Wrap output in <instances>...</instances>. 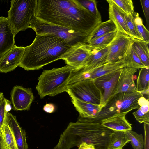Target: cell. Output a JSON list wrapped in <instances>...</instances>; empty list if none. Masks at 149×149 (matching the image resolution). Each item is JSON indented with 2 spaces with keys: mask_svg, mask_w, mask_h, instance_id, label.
Here are the masks:
<instances>
[{
  "mask_svg": "<svg viewBox=\"0 0 149 149\" xmlns=\"http://www.w3.org/2000/svg\"><path fill=\"white\" fill-rule=\"evenodd\" d=\"M33 16L42 21L88 36L102 22L101 19L77 0H36Z\"/></svg>",
  "mask_w": 149,
  "mask_h": 149,
  "instance_id": "obj_1",
  "label": "cell"
},
{
  "mask_svg": "<svg viewBox=\"0 0 149 149\" xmlns=\"http://www.w3.org/2000/svg\"><path fill=\"white\" fill-rule=\"evenodd\" d=\"M113 131L101 121L79 116L77 121L69 124L53 149H70L83 142L94 145L95 149H105Z\"/></svg>",
  "mask_w": 149,
  "mask_h": 149,
  "instance_id": "obj_2",
  "label": "cell"
},
{
  "mask_svg": "<svg viewBox=\"0 0 149 149\" xmlns=\"http://www.w3.org/2000/svg\"><path fill=\"white\" fill-rule=\"evenodd\" d=\"M70 47L65 40L54 35H36L32 43L25 47L19 66L27 71L39 70L59 60Z\"/></svg>",
  "mask_w": 149,
  "mask_h": 149,
  "instance_id": "obj_3",
  "label": "cell"
},
{
  "mask_svg": "<svg viewBox=\"0 0 149 149\" xmlns=\"http://www.w3.org/2000/svg\"><path fill=\"white\" fill-rule=\"evenodd\" d=\"M76 72L67 65L61 68L44 70L38 78V82L36 87L40 98L66 92L69 81Z\"/></svg>",
  "mask_w": 149,
  "mask_h": 149,
  "instance_id": "obj_4",
  "label": "cell"
},
{
  "mask_svg": "<svg viewBox=\"0 0 149 149\" xmlns=\"http://www.w3.org/2000/svg\"><path fill=\"white\" fill-rule=\"evenodd\" d=\"M142 96L141 92L139 91L118 93L109 100L101 111L93 118L101 121L115 114L128 113L133 110L138 109L140 106L138 100Z\"/></svg>",
  "mask_w": 149,
  "mask_h": 149,
  "instance_id": "obj_5",
  "label": "cell"
},
{
  "mask_svg": "<svg viewBox=\"0 0 149 149\" xmlns=\"http://www.w3.org/2000/svg\"><path fill=\"white\" fill-rule=\"evenodd\" d=\"M36 0H12L7 19L15 35L29 28L33 15Z\"/></svg>",
  "mask_w": 149,
  "mask_h": 149,
  "instance_id": "obj_6",
  "label": "cell"
},
{
  "mask_svg": "<svg viewBox=\"0 0 149 149\" xmlns=\"http://www.w3.org/2000/svg\"><path fill=\"white\" fill-rule=\"evenodd\" d=\"M29 28L32 29L36 35L49 34L57 36L65 40L70 47L79 42L87 44V35L42 21L33 16Z\"/></svg>",
  "mask_w": 149,
  "mask_h": 149,
  "instance_id": "obj_7",
  "label": "cell"
},
{
  "mask_svg": "<svg viewBox=\"0 0 149 149\" xmlns=\"http://www.w3.org/2000/svg\"><path fill=\"white\" fill-rule=\"evenodd\" d=\"M71 98L88 103L100 104L101 91L93 80L87 79L68 85L66 92Z\"/></svg>",
  "mask_w": 149,
  "mask_h": 149,
  "instance_id": "obj_8",
  "label": "cell"
},
{
  "mask_svg": "<svg viewBox=\"0 0 149 149\" xmlns=\"http://www.w3.org/2000/svg\"><path fill=\"white\" fill-rule=\"evenodd\" d=\"M92 52L87 44L79 42L70 46L59 59L64 60L66 65L77 72L83 68L85 61Z\"/></svg>",
  "mask_w": 149,
  "mask_h": 149,
  "instance_id": "obj_9",
  "label": "cell"
},
{
  "mask_svg": "<svg viewBox=\"0 0 149 149\" xmlns=\"http://www.w3.org/2000/svg\"><path fill=\"white\" fill-rule=\"evenodd\" d=\"M132 42L130 36L117 31L115 38L108 46V63L116 62L124 58Z\"/></svg>",
  "mask_w": 149,
  "mask_h": 149,
  "instance_id": "obj_10",
  "label": "cell"
},
{
  "mask_svg": "<svg viewBox=\"0 0 149 149\" xmlns=\"http://www.w3.org/2000/svg\"><path fill=\"white\" fill-rule=\"evenodd\" d=\"M122 68L93 80L101 93L100 104L104 107L113 96Z\"/></svg>",
  "mask_w": 149,
  "mask_h": 149,
  "instance_id": "obj_11",
  "label": "cell"
},
{
  "mask_svg": "<svg viewBox=\"0 0 149 149\" xmlns=\"http://www.w3.org/2000/svg\"><path fill=\"white\" fill-rule=\"evenodd\" d=\"M34 98L31 88L16 85L11 92V102L13 109L15 111L29 110Z\"/></svg>",
  "mask_w": 149,
  "mask_h": 149,
  "instance_id": "obj_12",
  "label": "cell"
},
{
  "mask_svg": "<svg viewBox=\"0 0 149 149\" xmlns=\"http://www.w3.org/2000/svg\"><path fill=\"white\" fill-rule=\"evenodd\" d=\"M25 47L16 46L0 57V72L7 73L19 66L24 53Z\"/></svg>",
  "mask_w": 149,
  "mask_h": 149,
  "instance_id": "obj_13",
  "label": "cell"
},
{
  "mask_svg": "<svg viewBox=\"0 0 149 149\" xmlns=\"http://www.w3.org/2000/svg\"><path fill=\"white\" fill-rule=\"evenodd\" d=\"M15 36L7 18L0 17V57L15 46Z\"/></svg>",
  "mask_w": 149,
  "mask_h": 149,
  "instance_id": "obj_14",
  "label": "cell"
},
{
  "mask_svg": "<svg viewBox=\"0 0 149 149\" xmlns=\"http://www.w3.org/2000/svg\"><path fill=\"white\" fill-rule=\"evenodd\" d=\"M136 69L125 67L122 68L116 88L113 95L121 92H137L134 82Z\"/></svg>",
  "mask_w": 149,
  "mask_h": 149,
  "instance_id": "obj_15",
  "label": "cell"
},
{
  "mask_svg": "<svg viewBox=\"0 0 149 149\" xmlns=\"http://www.w3.org/2000/svg\"><path fill=\"white\" fill-rule=\"evenodd\" d=\"M5 118L13 131L18 149H28L26 132L20 126L16 117L9 111H7Z\"/></svg>",
  "mask_w": 149,
  "mask_h": 149,
  "instance_id": "obj_16",
  "label": "cell"
},
{
  "mask_svg": "<svg viewBox=\"0 0 149 149\" xmlns=\"http://www.w3.org/2000/svg\"><path fill=\"white\" fill-rule=\"evenodd\" d=\"M106 1L109 5V18L114 24L117 31L130 36L125 18V14L111 0Z\"/></svg>",
  "mask_w": 149,
  "mask_h": 149,
  "instance_id": "obj_17",
  "label": "cell"
},
{
  "mask_svg": "<svg viewBox=\"0 0 149 149\" xmlns=\"http://www.w3.org/2000/svg\"><path fill=\"white\" fill-rule=\"evenodd\" d=\"M127 113H118L101 121L104 126L113 131L126 132L132 130V124L125 118Z\"/></svg>",
  "mask_w": 149,
  "mask_h": 149,
  "instance_id": "obj_18",
  "label": "cell"
},
{
  "mask_svg": "<svg viewBox=\"0 0 149 149\" xmlns=\"http://www.w3.org/2000/svg\"><path fill=\"white\" fill-rule=\"evenodd\" d=\"M108 46L98 51L93 52L85 61L83 68L80 70L88 72L108 63Z\"/></svg>",
  "mask_w": 149,
  "mask_h": 149,
  "instance_id": "obj_19",
  "label": "cell"
},
{
  "mask_svg": "<svg viewBox=\"0 0 149 149\" xmlns=\"http://www.w3.org/2000/svg\"><path fill=\"white\" fill-rule=\"evenodd\" d=\"M71 101L79 116L84 118H94L101 111L104 106L92 104L72 98Z\"/></svg>",
  "mask_w": 149,
  "mask_h": 149,
  "instance_id": "obj_20",
  "label": "cell"
},
{
  "mask_svg": "<svg viewBox=\"0 0 149 149\" xmlns=\"http://www.w3.org/2000/svg\"><path fill=\"white\" fill-rule=\"evenodd\" d=\"M117 31L116 27L113 22L109 19L101 22L93 30L88 36L86 43L101 36L112 32Z\"/></svg>",
  "mask_w": 149,
  "mask_h": 149,
  "instance_id": "obj_21",
  "label": "cell"
},
{
  "mask_svg": "<svg viewBox=\"0 0 149 149\" xmlns=\"http://www.w3.org/2000/svg\"><path fill=\"white\" fill-rule=\"evenodd\" d=\"M132 41L133 49L145 66L149 68V44L143 40L135 39L132 38Z\"/></svg>",
  "mask_w": 149,
  "mask_h": 149,
  "instance_id": "obj_22",
  "label": "cell"
},
{
  "mask_svg": "<svg viewBox=\"0 0 149 149\" xmlns=\"http://www.w3.org/2000/svg\"><path fill=\"white\" fill-rule=\"evenodd\" d=\"M0 133L2 136L5 149H18L13 131L5 117L0 129Z\"/></svg>",
  "mask_w": 149,
  "mask_h": 149,
  "instance_id": "obj_23",
  "label": "cell"
},
{
  "mask_svg": "<svg viewBox=\"0 0 149 149\" xmlns=\"http://www.w3.org/2000/svg\"><path fill=\"white\" fill-rule=\"evenodd\" d=\"M117 31L100 37L87 44L88 47L95 52L107 47L113 40Z\"/></svg>",
  "mask_w": 149,
  "mask_h": 149,
  "instance_id": "obj_24",
  "label": "cell"
},
{
  "mask_svg": "<svg viewBox=\"0 0 149 149\" xmlns=\"http://www.w3.org/2000/svg\"><path fill=\"white\" fill-rule=\"evenodd\" d=\"M129 142L125 132L113 131L110 137L107 148L122 149L123 146Z\"/></svg>",
  "mask_w": 149,
  "mask_h": 149,
  "instance_id": "obj_25",
  "label": "cell"
},
{
  "mask_svg": "<svg viewBox=\"0 0 149 149\" xmlns=\"http://www.w3.org/2000/svg\"><path fill=\"white\" fill-rule=\"evenodd\" d=\"M132 45V42L131 45L124 57L127 64L126 67L136 69L149 68L145 66L133 49Z\"/></svg>",
  "mask_w": 149,
  "mask_h": 149,
  "instance_id": "obj_26",
  "label": "cell"
},
{
  "mask_svg": "<svg viewBox=\"0 0 149 149\" xmlns=\"http://www.w3.org/2000/svg\"><path fill=\"white\" fill-rule=\"evenodd\" d=\"M149 68H141L137 79L136 88L141 92L149 88Z\"/></svg>",
  "mask_w": 149,
  "mask_h": 149,
  "instance_id": "obj_27",
  "label": "cell"
},
{
  "mask_svg": "<svg viewBox=\"0 0 149 149\" xmlns=\"http://www.w3.org/2000/svg\"><path fill=\"white\" fill-rule=\"evenodd\" d=\"M127 137L134 149H143L144 141L143 135L130 130L125 132Z\"/></svg>",
  "mask_w": 149,
  "mask_h": 149,
  "instance_id": "obj_28",
  "label": "cell"
},
{
  "mask_svg": "<svg viewBox=\"0 0 149 149\" xmlns=\"http://www.w3.org/2000/svg\"><path fill=\"white\" fill-rule=\"evenodd\" d=\"M134 14L128 15H125V18L126 22L130 36L133 39L143 40V39L138 31L135 23L134 20Z\"/></svg>",
  "mask_w": 149,
  "mask_h": 149,
  "instance_id": "obj_29",
  "label": "cell"
},
{
  "mask_svg": "<svg viewBox=\"0 0 149 149\" xmlns=\"http://www.w3.org/2000/svg\"><path fill=\"white\" fill-rule=\"evenodd\" d=\"M134 20L138 31L143 40L149 44V31L144 25L141 18L138 13H134Z\"/></svg>",
  "mask_w": 149,
  "mask_h": 149,
  "instance_id": "obj_30",
  "label": "cell"
},
{
  "mask_svg": "<svg viewBox=\"0 0 149 149\" xmlns=\"http://www.w3.org/2000/svg\"><path fill=\"white\" fill-rule=\"evenodd\" d=\"M127 15L133 14L135 12L131 0H111Z\"/></svg>",
  "mask_w": 149,
  "mask_h": 149,
  "instance_id": "obj_31",
  "label": "cell"
},
{
  "mask_svg": "<svg viewBox=\"0 0 149 149\" xmlns=\"http://www.w3.org/2000/svg\"><path fill=\"white\" fill-rule=\"evenodd\" d=\"M86 9L89 11L94 16L99 19H101L100 14L97 6L96 1L95 0H77Z\"/></svg>",
  "mask_w": 149,
  "mask_h": 149,
  "instance_id": "obj_32",
  "label": "cell"
},
{
  "mask_svg": "<svg viewBox=\"0 0 149 149\" xmlns=\"http://www.w3.org/2000/svg\"><path fill=\"white\" fill-rule=\"evenodd\" d=\"M10 104V101L4 97L0 100V129L4 120L6 112L11 109Z\"/></svg>",
  "mask_w": 149,
  "mask_h": 149,
  "instance_id": "obj_33",
  "label": "cell"
},
{
  "mask_svg": "<svg viewBox=\"0 0 149 149\" xmlns=\"http://www.w3.org/2000/svg\"><path fill=\"white\" fill-rule=\"evenodd\" d=\"M136 120L140 123L149 122V113L142 112L139 108L132 113Z\"/></svg>",
  "mask_w": 149,
  "mask_h": 149,
  "instance_id": "obj_34",
  "label": "cell"
},
{
  "mask_svg": "<svg viewBox=\"0 0 149 149\" xmlns=\"http://www.w3.org/2000/svg\"><path fill=\"white\" fill-rule=\"evenodd\" d=\"M138 103L140 106L139 108L142 112L146 113L149 112V99H147L144 96L141 97L138 99Z\"/></svg>",
  "mask_w": 149,
  "mask_h": 149,
  "instance_id": "obj_35",
  "label": "cell"
},
{
  "mask_svg": "<svg viewBox=\"0 0 149 149\" xmlns=\"http://www.w3.org/2000/svg\"><path fill=\"white\" fill-rule=\"evenodd\" d=\"M140 3L142 8L148 28L149 25V0H140Z\"/></svg>",
  "mask_w": 149,
  "mask_h": 149,
  "instance_id": "obj_36",
  "label": "cell"
},
{
  "mask_svg": "<svg viewBox=\"0 0 149 149\" xmlns=\"http://www.w3.org/2000/svg\"><path fill=\"white\" fill-rule=\"evenodd\" d=\"M43 109L47 113H52L55 111V107L53 104H47L44 106Z\"/></svg>",
  "mask_w": 149,
  "mask_h": 149,
  "instance_id": "obj_37",
  "label": "cell"
},
{
  "mask_svg": "<svg viewBox=\"0 0 149 149\" xmlns=\"http://www.w3.org/2000/svg\"><path fill=\"white\" fill-rule=\"evenodd\" d=\"M78 147V149H95L94 145L86 142H82Z\"/></svg>",
  "mask_w": 149,
  "mask_h": 149,
  "instance_id": "obj_38",
  "label": "cell"
},
{
  "mask_svg": "<svg viewBox=\"0 0 149 149\" xmlns=\"http://www.w3.org/2000/svg\"><path fill=\"white\" fill-rule=\"evenodd\" d=\"M0 149H5L4 144L1 134L0 133Z\"/></svg>",
  "mask_w": 149,
  "mask_h": 149,
  "instance_id": "obj_39",
  "label": "cell"
},
{
  "mask_svg": "<svg viewBox=\"0 0 149 149\" xmlns=\"http://www.w3.org/2000/svg\"><path fill=\"white\" fill-rule=\"evenodd\" d=\"M3 97V93L2 92H0V100Z\"/></svg>",
  "mask_w": 149,
  "mask_h": 149,
  "instance_id": "obj_40",
  "label": "cell"
},
{
  "mask_svg": "<svg viewBox=\"0 0 149 149\" xmlns=\"http://www.w3.org/2000/svg\"><path fill=\"white\" fill-rule=\"evenodd\" d=\"M105 149H109V148H107Z\"/></svg>",
  "mask_w": 149,
  "mask_h": 149,
  "instance_id": "obj_41",
  "label": "cell"
}]
</instances>
